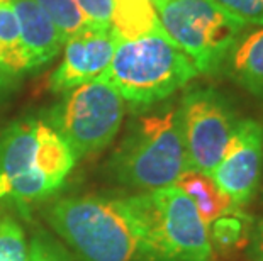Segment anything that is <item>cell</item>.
I'll use <instances>...</instances> for the list:
<instances>
[{
	"instance_id": "6da1fadb",
	"label": "cell",
	"mask_w": 263,
	"mask_h": 261,
	"mask_svg": "<svg viewBox=\"0 0 263 261\" xmlns=\"http://www.w3.org/2000/svg\"><path fill=\"white\" fill-rule=\"evenodd\" d=\"M44 214L80 261H146L148 224L139 195L63 197Z\"/></svg>"
},
{
	"instance_id": "7a4b0ae2",
	"label": "cell",
	"mask_w": 263,
	"mask_h": 261,
	"mask_svg": "<svg viewBox=\"0 0 263 261\" xmlns=\"http://www.w3.org/2000/svg\"><path fill=\"white\" fill-rule=\"evenodd\" d=\"M77 159L46 121H15L0 132V200L29 205L51 197L65 185Z\"/></svg>"
},
{
	"instance_id": "3957f363",
	"label": "cell",
	"mask_w": 263,
	"mask_h": 261,
	"mask_svg": "<svg viewBox=\"0 0 263 261\" xmlns=\"http://www.w3.org/2000/svg\"><path fill=\"white\" fill-rule=\"evenodd\" d=\"M189 170L178 104L141 110L109 159L110 175L141 193L175 185Z\"/></svg>"
},
{
	"instance_id": "277c9868",
	"label": "cell",
	"mask_w": 263,
	"mask_h": 261,
	"mask_svg": "<svg viewBox=\"0 0 263 261\" xmlns=\"http://www.w3.org/2000/svg\"><path fill=\"white\" fill-rule=\"evenodd\" d=\"M126 105L136 110L155 107L199 76L190 58L165 32L117 39L112 59L102 71Z\"/></svg>"
},
{
	"instance_id": "5b68a950",
	"label": "cell",
	"mask_w": 263,
	"mask_h": 261,
	"mask_svg": "<svg viewBox=\"0 0 263 261\" xmlns=\"http://www.w3.org/2000/svg\"><path fill=\"white\" fill-rule=\"evenodd\" d=\"M165 34L190 58L199 75L224 68L248 27L212 0H153Z\"/></svg>"
},
{
	"instance_id": "8992f818",
	"label": "cell",
	"mask_w": 263,
	"mask_h": 261,
	"mask_svg": "<svg viewBox=\"0 0 263 261\" xmlns=\"http://www.w3.org/2000/svg\"><path fill=\"white\" fill-rule=\"evenodd\" d=\"M124 114V98L109 82L97 76L65 92L49 112L48 124L68 143L77 158H85L114 141Z\"/></svg>"
},
{
	"instance_id": "52a82bcc",
	"label": "cell",
	"mask_w": 263,
	"mask_h": 261,
	"mask_svg": "<svg viewBox=\"0 0 263 261\" xmlns=\"http://www.w3.org/2000/svg\"><path fill=\"white\" fill-rule=\"evenodd\" d=\"M148 224L146 261H212L209 227L180 187L138 193Z\"/></svg>"
},
{
	"instance_id": "ba28073f",
	"label": "cell",
	"mask_w": 263,
	"mask_h": 261,
	"mask_svg": "<svg viewBox=\"0 0 263 261\" xmlns=\"http://www.w3.org/2000/svg\"><path fill=\"white\" fill-rule=\"evenodd\" d=\"M178 119L190 170L211 175L241 117L224 93L194 87L178 102Z\"/></svg>"
},
{
	"instance_id": "9c48e42d",
	"label": "cell",
	"mask_w": 263,
	"mask_h": 261,
	"mask_svg": "<svg viewBox=\"0 0 263 261\" xmlns=\"http://www.w3.org/2000/svg\"><path fill=\"white\" fill-rule=\"evenodd\" d=\"M263 175V122L239 119L211 178L238 207L248 205L258 192Z\"/></svg>"
},
{
	"instance_id": "30bf717a",
	"label": "cell",
	"mask_w": 263,
	"mask_h": 261,
	"mask_svg": "<svg viewBox=\"0 0 263 261\" xmlns=\"http://www.w3.org/2000/svg\"><path fill=\"white\" fill-rule=\"evenodd\" d=\"M117 36L110 26L88 24L65 43L61 63L49 76L48 87L54 93H65L102 75L112 59Z\"/></svg>"
},
{
	"instance_id": "8fae6325",
	"label": "cell",
	"mask_w": 263,
	"mask_h": 261,
	"mask_svg": "<svg viewBox=\"0 0 263 261\" xmlns=\"http://www.w3.org/2000/svg\"><path fill=\"white\" fill-rule=\"evenodd\" d=\"M10 5L19 21L29 71H34L58 56L65 39L36 0H10Z\"/></svg>"
},
{
	"instance_id": "7c38bea8",
	"label": "cell",
	"mask_w": 263,
	"mask_h": 261,
	"mask_svg": "<svg viewBox=\"0 0 263 261\" xmlns=\"http://www.w3.org/2000/svg\"><path fill=\"white\" fill-rule=\"evenodd\" d=\"M224 68L236 85L263 101V26L246 31L239 37Z\"/></svg>"
},
{
	"instance_id": "4fadbf2b",
	"label": "cell",
	"mask_w": 263,
	"mask_h": 261,
	"mask_svg": "<svg viewBox=\"0 0 263 261\" xmlns=\"http://www.w3.org/2000/svg\"><path fill=\"white\" fill-rule=\"evenodd\" d=\"M110 29L117 39H138L165 32L153 0H112Z\"/></svg>"
},
{
	"instance_id": "5bb4252c",
	"label": "cell",
	"mask_w": 263,
	"mask_h": 261,
	"mask_svg": "<svg viewBox=\"0 0 263 261\" xmlns=\"http://www.w3.org/2000/svg\"><path fill=\"white\" fill-rule=\"evenodd\" d=\"M175 185L180 187L190 197V200L194 202L195 209H197L200 219L205 222L207 227L219 217H222V215L234 212L236 209H241L238 205H234L231 198L226 197L219 190V187L211 178V175L200 173V171L195 170H189L187 173L182 175V178Z\"/></svg>"
},
{
	"instance_id": "9a60e30c",
	"label": "cell",
	"mask_w": 263,
	"mask_h": 261,
	"mask_svg": "<svg viewBox=\"0 0 263 261\" xmlns=\"http://www.w3.org/2000/svg\"><path fill=\"white\" fill-rule=\"evenodd\" d=\"M0 63L19 78L29 71V63L21 39L19 21L10 2L0 5Z\"/></svg>"
},
{
	"instance_id": "2e32d148",
	"label": "cell",
	"mask_w": 263,
	"mask_h": 261,
	"mask_svg": "<svg viewBox=\"0 0 263 261\" xmlns=\"http://www.w3.org/2000/svg\"><path fill=\"white\" fill-rule=\"evenodd\" d=\"M36 2L53 21L65 43L68 37L78 34L88 26L87 17L75 0H36Z\"/></svg>"
},
{
	"instance_id": "e0dca14e",
	"label": "cell",
	"mask_w": 263,
	"mask_h": 261,
	"mask_svg": "<svg viewBox=\"0 0 263 261\" xmlns=\"http://www.w3.org/2000/svg\"><path fill=\"white\" fill-rule=\"evenodd\" d=\"M0 261H29L24 231L12 217H0Z\"/></svg>"
},
{
	"instance_id": "ac0fdd59",
	"label": "cell",
	"mask_w": 263,
	"mask_h": 261,
	"mask_svg": "<svg viewBox=\"0 0 263 261\" xmlns=\"http://www.w3.org/2000/svg\"><path fill=\"white\" fill-rule=\"evenodd\" d=\"M246 27L263 26V0H212Z\"/></svg>"
},
{
	"instance_id": "d6986e66",
	"label": "cell",
	"mask_w": 263,
	"mask_h": 261,
	"mask_svg": "<svg viewBox=\"0 0 263 261\" xmlns=\"http://www.w3.org/2000/svg\"><path fill=\"white\" fill-rule=\"evenodd\" d=\"M211 226H212L211 243L214 239L219 246H233L243 236L245 215L241 212V209H236L234 212H229L219 217L216 222H212Z\"/></svg>"
},
{
	"instance_id": "ffe728a7",
	"label": "cell",
	"mask_w": 263,
	"mask_h": 261,
	"mask_svg": "<svg viewBox=\"0 0 263 261\" xmlns=\"http://www.w3.org/2000/svg\"><path fill=\"white\" fill-rule=\"evenodd\" d=\"M29 261H73L68 253L44 232H34L29 241Z\"/></svg>"
},
{
	"instance_id": "44dd1931",
	"label": "cell",
	"mask_w": 263,
	"mask_h": 261,
	"mask_svg": "<svg viewBox=\"0 0 263 261\" xmlns=\"http://www.w3.org/2000/svg\"><path fill=\"white\" fill-rule=\"evenodd\" d=\"M82 9L88 24L92 26H110L112 14V0H75Z\"/></svg>"
},
{
	"instance_id": "7402d4cb",
	"label": "cell",
	"mask_w": 263,
	"mask_h": 261,
	"mask_svg": "<svg viewBox=\"0 0 263 261\" xmlns=\"http://www.w3.org/2000/svg\"><path fill=\"white\" fill-rule=\"evenodd\" d=\"M248 258L250 261H263V212L256 220L251 231V237L248 243Z\"/></svg>"
},
{
	"instance_id": "603a6c76",
	"label": "cell",
	"mask_w": 263,
	"mask_h": 261,
	"mask_svg": "<svg viewBox=\"0 0 263 261\" xmlns=\"http://www.w3.org/2000/svg\"><path fill=\"white\" fill-rule=\"evenodd\" d=\"M17 82H19V76L14 75L9 68H5V66L0 63V101L14 90Z\"/></svg>"
},
{
	"instance_id": "cb8c5ba5",
	"label": "cell",
	"mask_w": 263,
	"mask_h": 261,
	"mask_svg": "<svg viewBox=\"0 0 263 261\" xmlns=\"http://www.w3.org/2000/svg\"><path fill=\"white\" fill-rule=\"evenodd\" d=\"M10 0H0V5H4V4H9Z\"/></svg>"
}]
</instances>
